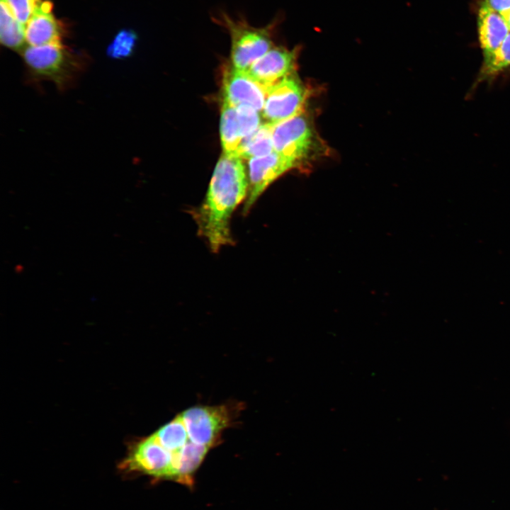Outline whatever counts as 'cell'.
I'll use <instances>...</instances> for the list:
<instances>
[{"instance_id": "6da1fadb", "label": "cell", "mask_w": 510, "mask_h": 510, "mask_svg": "<svg viewBox=\"0 0 510 510\" xmlns=\"http://www.w3.org/2000/svg\"><path fill=\"white\" fill-rule=\"evenodd\" d=\"M240 408L229 402L183 410L151 434L131 441L119 470L191 487L195 473Z\"/></svg>"}, {"instance_id": "7a4b0ae2", "label": "cell", "mask_w": 510, "mask_h": 510, "mask_svg": "<svg viewBox=\"0 0 510 510\" xmlns=\"http://www.w3.org/2000/svg\"><path fill=\"white\" fill-rule=\"evenodd\" d=\"M248 191L249 179L242 158L223 153L203 203L191 212L198 235L204 238L213 253L234 244L230 229L232 215L246 200Z\"/></svg>"}, {"instance_id": "3957f363", "label": "cell", "mask_w": 510, "mask_h": 510, "mask_svg": "<svg viewBox=\"0 0 510 510\" xmlns=\"http://www.w3.org/2000/svg\"><path fill=\"white\" fill-rule=\"evenodd\" d=\"M21 55L28 83L50 81L62 92L77 84L90 62L85 52L72 50L63 43L29 45L21 51Z\"/></svg>"}, {"instance_id": "277c9868", "label": "cell", "mask_w": 510, "mask_h": 510, "mask_svg": "<svg viewBox=\"0 0 510 510\" xmlns=\"http://www.w3.org/2000/svg\"><path fill=\"white\" fill-rule=\"evenodd\" d=\"M212 20L230 37V66L244 72L274 46L273 36L280 22L278 16L264 26L256 27L244 16L232 17L224 11L212 16Z\"/></svg>"}, {"instance_id": "5b68a950", "label": "cell", "mask_w": 510, "mask_h": 510, "mask_svg": "<svg viewBox=\"0 0 510 510\" xmlns=\"http://www.w3.org/2000/svg\"><path fill=\"white\" fill-rule=\"evenodd\" d=\"M273 150L298 167L317 155L319 143L310 120L302 113L273 125Z\"/></svg>"}, {"instance_id": "8992f818", "label": "cell", "mask_w": 510, "mask_h": 510, "mask_svg": "<svg viewBox=\"0 0 510 510\" xmlns=\"http://www.w3.org/2000/svg\"><path fill=\"white\" fill-rule=\"evenodd\" d=\"M295 72L267 88L262 115L266 123L275 125L300 113L307 97V89Z\"/></svg>"}, {"instance_id": "52a82bcc", "label": "cell", "mask_w": 510, "mask_h": 510, "mask_svg": "<svg viewBox=\"0 0 510 510\" xmlns=\"http://www.w3.org/2000/svg\"><path fill=\"white\" fill-rule=\"evenodd\" d=\"M223 101L232 106L248 105L262 111L267 89L254 80L246 72L227 67L223 73Z\"/></svg>"}, {"instance_id": "ba28073f", "label": "cell", "mask_w": 510, "mask_h": 510, "mask_svg": "<svg viewBox=\"0 0 510 510\" xmlns=\"http://www.w3.org/2000/svg\"><path fill=\"white\" fill-rule=\"evenodd\" d=\"M293 166L275 152L249 161V191L244 202L243 213L249 212L251 207L264 191L279 176Z\"/></svg>"}, {"instance_id": "9c48e42d", "label": "cell", "mask_w": 510, "mask_h": 510, "mask_svg": "<svg viewBox=\"0 0 510 510\" xmlns=\"http://www.w3.org/2000/svg\"><path fill=\"white\" fill-rule=\"evenodd\" d=\"M298 52V47L289 50L283 46H273L257 60L246 72L267 89L295 72Z\"/></svg>"}, {"instance_id": "30bf717a", "label": "cell", "mask_w": 510, "mask_h": 510, "mask_svg": "<svg viewBox=\"0 0 510 510\" xmlns=\"http://www.w3.org/2000/svg\"><path fill=\"white\" fill-rule=\"evenodd\" d=\"M50 0H40L26 26V42L30 46L62 44L66 28L52 13Z\"/></svg>"}, {"instance_id": "8fae6325", "label": "cell", "mask_w": 510, "mask_h": 510, "mask_svg": "<svg viewBox=\"0 0 510 510\" xmlns=\"http://www.w3.org/2000/svg\"><path fill=\"white\" fill-rule=\"evenodd\" d=\"M478 30L484 55L496 50L510 32L502 14L484 4L479 11Z\"/></svg>"}, {"instance_id": "7c38bea8", "label": "cell", "mask_w": 510, "mask_h": 510, "mask_svg": "<svg viewBox=\"0 0 510 510\" xmlns=\"http://www.w3.org/2000/svg\"><path fill=\"white\" fill-rule=\"evenodd\" d=\"M0 8L1 42L11 50L21 52L26 47V28L5 0H1Z\"/></svg>"}, {"instance_id": "4fadbf2b", "label": "cell", "mask_w": 510, "mask_h": 510, "mask_svg": "<svg viewBox=\"0 0 510 510\" xmlns=\"http://www.w3.org/2000/svg\"><path fill=\"white\" fill-rule=\"evenodd\" d=\"M272 129L273 125L270 123L261 124L254 133L243 139L236 156L249 159L266 156L274 152Z\"/></svg>"}, {"instance_id": "5bb4252c", "label": "cell", "mask_w": 510, "mask_h": 510, "mask_svg": "<svg viewBox=\"0 0 510 510\" xmlns=\"http://www.w3.org/2000/svg\"><path fill=\"white\" fill-rule=\"evenodd\" d=\"M220 137L223 153L235 155L243 140L236 107L223 101L220 120Z\"/></svg>"}, {"instance_id": "9a60e30c", "label": "cell", "mask_w": 510, "mask_h": 510, "mask_svg": "<svg viewBox=\"0 0 510 510\" xmlns=\"http://www.w3.org/2000/svg\"><path fill=\"white\" fill-rule=\"evenodd\" d=\"M137 41L136 33L131 29H122L113 38L107 47L108 57L121 60L133 53Z\"/></svg>"}, {"instance_id": "2e32d148", "label": "cell", "mask_w": 510, "mask_h": 510, "mask_svg": "<svg viewBox=\"0 0 510 510\" xmlns=\"http://www.w3.org/2000/svg\"><path fill=\"white\" fill-rule=\"evenodd\" d=\"M510 66V32L494 52L484 55V69L491 74Z\"/></svg>"}, {"instance_id": "e0dca14e", "label": "cell", "mask_w": 510, "mask_h": 510, "mask_svg": "<svg viewBox=\"0 0 510 510\" xmlns=\"http://www.w3.org/2000/svg\"><path fill=\"white\" fill-rule=\"evenodd\" d=\"M236 109L242 137L244 139L254 133L261 125L260 115L258 110L248 105L238 106Z\"/></svg>"}, {"instance_id": "ac0fdd59", "label": "cell", "mask_w": 510, "mask_h": 510, "mask_svg": "<svg viewBox=\"0 0 510 510\" xmlns=\"http://www.w3.org/2000/svg\"><path fill=\"white\" fill-rule=\"evenodd\" d=\"M17 19L23 25L31 17L40 0H5Z\"/></svg>"}, {"instance_id": "d6986e66", "label": "cell", "mask_w": 510, "mask_h": 510, "mask_svg": "<svg viewBox=\"0 0 510 510\" xmlns=\"http://www.w3.org/2000/svg\"><path fill=\"white\" fill-rule=\"evenodd\" d=\"M482 4L500 13L510 9V0H484Z\"/></svg>"}, {"instance_id": "ffe728a7", "label": "cell", "mask_w": 510, "mask_h": 510, "mask_svg": "<svg viewBox=\"0 0 510 510\" xmlns=\"http://www.w3.org/2000/svg\"><path fill=\"white\" fill-rule=\"evenodd\" d=\"M501 14H502V17L504 18V21H506L509 29L510 30V9H509L503 13H501Z\"/></svg>"}]
</instances>
